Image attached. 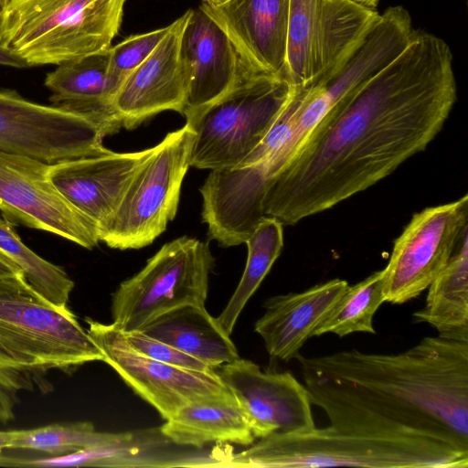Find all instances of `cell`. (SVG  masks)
Listing matches in <instances>:
<instances>
[{
  "label": "cell",
  "mask_w": 468,
  "mask_h": 468,
  "mask_svg": "<svg viewBox=\"0 0 468 468\" xmlns=\"http://www.w3.org/2000/svg\"><path fill=\"white\" fill-rule=\"evenodd\" d=\"M452 53L414 30L405 49L321 122L270 184L264 216L294 225L382 180L440 133L457 99Z\"/></svg>",
  "instance_id": "6da1fadb"
},
{
  "label": "cell",
  "mask_w": 468,
  "mask_h": 468,
  "mask_svg": "<svg viewBox=\"0 0 468 468\" xmlns=\"http://www.w3.org/2000/svg\"><path fill=\"white\" fill-rule=\"evenodd\" d=\"M295 359L332 427L468 451V342L426 336L398 354L350 349Z\"/></svg>",
  "instance_id": "7a4b0ae2"
},
{
  "label": "cell",
  "mask_w": 468,
  "mask_h": 468,
  "mask_svg": "<svg viewBox=\"0 0 468 468\" xmlns=\"http://www.w3.org/2000/svg\"><path fill=\"white\" fill-rule=\"evenodd\" d=\"M214 466L468 468V451L431 440L367 435L329 425L271 434Z\"/></svg>",
  "instance_id": "3957f363"
},
{
  "label": "cell",
  "mask_w": 468,
  "mask_h": 468,
  "mask_svg": "<svg viewBox=\"0 0 468 468\" xmlns=\"http://www.w3.org/2000/svg\"><path fill=\"white\" fill-rule=\"evenodd\" d=\"M126 0H9L0 8V43L33 66L112 47Z\"/></svg>",
  "instance_id": "277c9868"
},
{
  "label": "cell",
  "mask_w": 468,
  "mask_h": 468,
  "mask_svg": "<svg viewBox=\"0 0 468 468\" xmlns=\"http://www.w3.org/2000/svg\"><path fill=\"white\" fill-rule=\"evenodd\" d=\"M0 348L42 378L103 360L75 314L42 298L23 274L0 277Z\"/></svg>",
  "instance_id": "5b68a950"
},
{
  "label": "cell",
  "mask_w": 468,
  "mask_h": 468,
  "mask_svg": "<svg viewBox=\"0 0 468 468\" xmlns=\"http://www.w3.org/2000/svg\"><path fill=\"white\" fill-rule=\"evenodd\" d=\"M291 89L283 77L254 73L186 117L194 131L190 166L214 170L240 163L266 135Z\"/></svg>",
  "instance_id": "8992f818"
},
{
  "label": "cell",
  "mask_w": 468,
  "mask_h": 468,
  "mask_svg": "<svg viewBox=\"0 0 468 468\" xmlns=\"http://www.w3.org/2000/svg\"><path fill=\"white\" fill-rule=\"evenodd\" d=\"M193 138L194 131L186 122L153 147L99 230L100 241L112 249L136 250L150 245L166 229L177 212Z\"/></svg>",
  "instance_id": "52a82bcc"
},
{
  "label": "cell",
  "mask_w": 468,
  "mask_h": 468,
  "mask_svg": "<svg viewBox=\"0 0 468 468\" xmlns=\"http://www.w3.org/2000/svg\"><path fill=\"white\" fill-rule=\"evenodd\" d=\"M214 266L207 242L181 237L165 243L112 293V324L122 332L142 330L173 309L205 306Z\"/></svg>",
  "instance_id": "ba28073f"
},
{
  "label": "cell",
  "mask_w": 468,
  "mask_h": 468,
  "mask_svg": "<svg viewBox=\"0 0 468 468\" xmlns=\"http://www.w3.org/2000/svg\"><path fill=\"white\" fill-rule=\"evenodd\" d=\"M380 14L349 0H290L284 77L308 87L337 74L364 43Z\"/></svg>",
  "instance_id": "9c48e42d"
},
{
  "label": "cell",
  "mask_w": 468,
  "mask_h": 468,
  "mask_svg": "<svg viewBox=\"0 0 468 468\" xmlns=\"http://www.w3.org/2000/svg\"><path fill=\"white\" fill-rule=\"evenodd\" d=\"M106 135L91 118L0 89V150L54 165L105 154Z\"/></svg>",
  "instance_id": "30bf717a"
},
{
  "label": "cell",
  "mask_w": 468,
  "mask_h": 468,
  "mask_svg": "<svg viewBox=\"0 0 468 468\" xmlns=\"http://www.w3.org/2000/svg\"><path fill=\"white\" fill-rule=\"evenodd\" d=\"M467 233V195L414 214L384 268L385 302L405 303L427 290Z\"/></svg>",
  "instance_id": "8fae6325"
},
{
  "label": "cell",
  "mask_w": 468,
  "mask_h": 468,
  "mask_svg": "<svg viewBox=\"0 0 468 468\" xmlns=\"http://www.w3.org/2000/svg\"><path fill=\"white\" fill-rule=\"evenodd\" d=\"M87 332L107 363L166 420L186 404L229 391L216 370L197 371L168 365L133 349L122 330L85 318Z\"/></svg>",
  "instance_id": "7c38bea8"
},
{
  "label": "cell",
  "mask_w": 468,
  "mask_h": 468,
  "mask_svg": "<svg viewBox=\"0 0 468 468\" xmlns=\"http://www.w3.org/2000/svg\"><path fill=\"white\" fill-rule=\"evenodd\" d=\"M50 165L0 150V210L9 221L44 230L85 249L100 241L96 226L49 178Z\"/></svg>",
  "instance_id": "4fadbf2b"
},
{
  "label": "cell",
  "mask_w": 468,
  "mask_h": 468,
  "mask_svg": "<svg viewBox=\"0 0 468 468\" xmlns=\"http://www.w3.org/2000/svg\"><path fill=\"white\" fill-rule=\"evenodd\" d=\"M215 370L235 397L256 439L315 427L309 392L291 372L262 371L240 357Z\"/></svg>",
  "instance_id": "5bb4252c"
},
{
  "label": "cell",
  "mask_w": 468,
  "mask_h": 468,
  "mask_svg": "<svg viewBox=\"0 0 468 468\" xmlns=\"http://www.w3.org/2000/svg\"><path fill=\"white\" fill-rule=\"evenodd\" d=\"M187 12L180 45L186 82L185 117L225 94L241 79L261 72L243 58L203 5Z\"/></svg>",
  "instance_id": "9a60e30c"
},
{
  "label": "cell",
  "mask_w": 468,
  "mask_h": 468,
  "mask_svg": "<svg viewBox=\"0 0 468 468\" xmlns=\"http://www.w3.org/2000/svg\"><path fill=\"white\" fill-rule=\"evenodd\" d=\"M188 12L169 25L153 52L122 82L113 108L126 129L138 126L164 111L184 112L186 82L180 55Z\"/></svg>",
  "instance_id": "2e32d148"
},
{
  "label": "cell",
  "mask_w": 468,
  "mask_h": 468,
  "mask_svg": "<svg viewBox=\"0 0 468 468\" xmlns=\"http://www.w3.org/2000/svg\"><path fill=\"white\" fill-rule=\"evenodd\" d=\"M153 147L133 153H114L62 161L49 167L58 191L86 216L99 230L117 208L139 165Z\"/></svg>",
  "instance_id": "e0dca14e"
},
{
  "label": "cell",
  "mask_w": 468,
  "mask_h": 468,
  "mask_svg": "<svg viewBox=\"0 0 468 468\" xmlns=\"http://www.w3.org/2000/svg\"><path fill=\"white\" fill-rule=\"evenodd\" d=\"M258 70L284 77L290 0H226L202 4Z\"/></svg>",
  "instance_id": "ac0fdd59"
},
{
  "label": "cell",
  "mask_w": 468,
  "mask_h": 468,
  "mask_svg": "<svg viewBox=\"0 0 468 468\" xmlns=\"http://www.w3.org/2000/svg\"><path fill=\"white\" fill-rule=\"evenodd\" d=\"M348 285L346 281L335 278L300 292L267 299L254 331L262 338L268 354L283 361L295 359Z\"/></svg>",
  "instance_id": "d6986e66"
},
{
  "label": "cell",
  "mask_w": 468,
  "mask_h": 468,
  "mask_svg": "<svg viewBox=\"0 0 468 468\" xmlns=\"http://www.w3.org/2000/svg\"><path fill=\"white\" fill-rule=\"evenodd\" d=\"M109 49L58 64L44 82L51 91L52 105L91 118L106 135L122 126L112 104L115 92L108 78Z\"/></svg>",
  "instance_id": "ffe728a7"
},
{
  "label": "cell",
  "mask_w": 468,
  "mask_h": 468,
  "mask_svg": "<svg viewBox=\"0 0 468 468\" xmlns=\"http://www.w3.org/2000/svg\"><path fill=\"white\" fill-rule=\"evenodd\" d=\"M160 432L175 444L196 448L221 442L250 446L256 440L230 391L186 404Z\"/></svg>",
  "instance_id": "44dd1931"
},
{
  "label": "cell",
  "mask_w": 468,
  "mask_h": 468,
  "mask_svg": "<svg viewBox=\"0 0 468 468\" xmlns=\"http://www.w3.org/2000/svg\"><path fill=\"white\" fill-rule=\"evenodd\" d=\"M141 331L217 367L239 358L238 350L228 335L200 305H184L156 317Z\"/></svg>",
  "instance_id": "7402d4cb"
},
{
  "label": "cell",
  "mask_w": 468,
  "mask_h": 468,
  "mask_svg": "<svg viewBox=\"0 0 468 468\" xmlns=\"http://www.w3.org/2000/svg\"><path fill=\"white\" fill-rule=\"evenodd\" d=\"M425 304L414 323L432 326L443 338L468 342V233L427 288Z\"/></svg>",
  "instance_id": "603a6c76"
},
{
  "label": "cell",
  "mask_w": 468,
  "mask_h": 468,
  "mask_svg": "<svg viewBox=\"0 0 468 468\" xmlns=\"http://www.w3.org/2000/svg\"><path fill=\"white\" fill-rule=\"evenodd\" d=\"M133 440L129 432L97 431L91 422L50 424L29 430L0 431V449L30 450L48 456L72 453L80 450L127 445Z\"/></svg>",
  "instance_id": "cb8c5ba5"
},
{
  "label": "cell",
  "mask_w": 468,
  "mask_h": 468,
  "mask_svg": "<svg viewBox=\"0 0 468 468\" xmlns=\"http://www.w3.org/2000/svg\"><path fill=\"white\" fill-rule=\"evenodd\" d=\"M282 223L262 217L245 241L248 257L241 279L223 311L217 317L222 329L231 335L238 318L255 293L283 247Z\"/></svg>",
  "instance_id": "d4e9b609"
},
{
  "label": "cell",
  "mask_w": 468,
  "mask_h": 468,
  "mask_svg": "<svg viewBox=\"0 0 468 468\" xmlns=\"http://www.w3.org/2000/svg\"><path fill=\"white\" fill-rule=\"evenodd\" d=\"M0 250L20 268L27 282L37 293L58 308H68L74 282L63 268L44 260L27 247L11 221L1 216Z\"/></svg>",
  "instance_id": "484cf974"
},
{
  "label": "cell",
  "mask_w": 468,
  "mask_h": 468,
  "mask_svg": "<svg viewBox=\"0 0 468 468\" xmlns=\"http://www.w3.org/2000/svg\"><path fill=\"white\" fill-rule=\"evenodd\" d=\"M384 276L383 269L354 285H348L314 336L334 334L344 337L357 332L376 334L373 319L385 302Z\"/></svg>",
  "instance_id": "4316f807"
},
{
  "label": "cell",
  "mask_w": 468,
  "mask_h": 468,
  "mask_svg": "<svg viewBox=\"0 0 468 468\" xmlns=\"http://www.w3.org/2000/svg\"><path fill=\"white\" fill-rule=\"evenodd\" d=\"M168 29L169 25L144 34L130 36L110 48L108 78L115 93L125 78L153 52Z\"/></svg>",
  "instance_id": "83f0119b"
},
{
  "label": "cell",
  "mask_w": 468,
  "mask_h": 468,
  "mask_svg": "<svg viewBox=\"0 0 468 468\" xmlns=\"http://www.w3.org/2000/svg\"><path fill=\"white\" fill-rule=\"evenodd\" d=\"M44 378L21 365L14 356L0 348V422L7 423L15 418V408L19 393L32 391Z\"/></svg>",
  "instance_id": "f1b7e54d"
},
{
  "label": "cell",
  "mask_w": 468,
  "mask_h": 468,
  "mask_svg": "<svg viewBox=\"0 0 468 468\" xmlns=\"http://www.w3.org/2000/svg\"><path fill=\"white\" fill-rule=\"evenodd\" d=\"M122 333L129 346L147 357L186 369L205 372L215 370L194 356L154 338L141 330Z\"/></svg>",
  "instance_id": "f546056e"
},
{
  "label": "cell",
  "mask_w": 468,
  "mask_h": 468,
  "mask_svg": "<svg viewBox=\"0 0 468 468\" xmlns=\"http://www.w3.org/2000/svg\"><path fill=\"white\" fill-rule=\"evenodd\" d=\"M0 65L18 69L32 67L21 55L0 43Z\"/></svg>",
  "instance_id": "4dcf8cb0"
},
{
  "label": "cell",
  "mask_w": 468,
  "mask_h": 468,
  "mask_svg": "<svg viewBox=\"0 0 468 468\" xmlns=\"http://www.w3.org/2000/svg\"><path fill=\"white\" fill-rule=\"evenodd\" d=\"M23 274L20 268L0 250V277Z\"/></svg>",
  "instance_id": "1f68e13d"
},
{
  "label": "cell",
  "mask_w": 468,
  "mask_h": 468,
  "mask_svg": "<svg viewBox=\"0 0 468 468\" xmlns=\"http://www.w3.org/2000/svg\"><path fill=\"white\" fill-rule=\"evenodd\" d=\"M368 9H376L380 0H349Z\"/></svg>",
  "instance_id": "d6a6232c"
},
{
  "label": "cell",
  "mask_w": 468,
  "mask_h": 468,
  "mask_svg": "<svg viewBox=\"0 0 468 468\" xmlns=\"http://www.w3.org/2000/svg\"><path fill=\"white\" fill-rule=\"evenodd\" d=\"M202 1H203L202 4H205L209 6H215V5L222 4L226 0H202Z\"/></svg>",
  "instance_id": "836d02e7"
},
{
  "label": "cell",
  "mask_w": 468,
  "mask_h": 468,
  "mask_svg": "<svg viewBox=\"0 0 468 468\" xmlns=\"http://www.w3.org/2000/svg\"><path fill=\"white\" fill-rule=\"evenodd\" d=\"M9 0H0V8L4 7Z\"/></svg>",
  "instance_id": "e575fe53"
}]
</instances>
